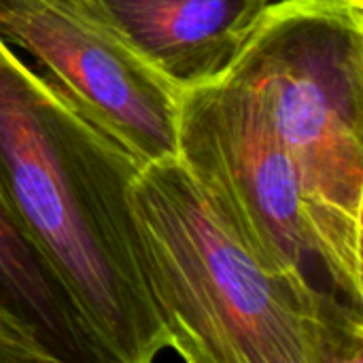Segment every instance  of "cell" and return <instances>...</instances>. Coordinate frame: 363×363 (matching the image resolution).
Instances as JSON below:
<instances>
[{
  "instance_id": "6",
  "label": "cell",
  "mask_w": 363,
  "mask_h": 363,
  "mask_svg": "<svg viewBox=\"0 0 363 363\" xmlns=\"http://www.w3.org/2000/svg\"><path fill=\"white\" fill-rule=\"evenodd\" d=\"M177 87L228 74L272 0H77Z\"/></svg>"
},
{
  "instance_id": "1",
  "label": "cell",
  "mask_w": 363,
  "mask_h": 363,
  "mask_svg": "<svg viewBox=\"0 0 363 363\" xmlns=\"http://www.w3.org/2000/svg\"><path fill=\"white\" fill-rule=\"evenodd\" d=\"M143 166L0 40V202L106 363H149L170 349L130 202Z\"/></svg>"
},
{
  "instance_id": "2",
  "label": "cell",
  "mask_w": 363,
  "mask_h": 363,
  "mask_svg": "<svg viewBox=\"0 0 363 363\" xmlns=\"http://www.w3.org/2000/svg\"><path fill=\"white\" fill-rule=\"evenodd\" d=\"M145 279L189 363H362L363 308L270 264L174 157L130 187Z\"/></svg>"
},
{
  "instance_id": "5",
  "label": "cell",
  "mask_w": 363,
  "mask_h": 363,
  "mask_svg": "<svg viewBox=\"0 0 363 363\" xmlns=\"http://www.w3.org/2000/svg\"><path fill=\"white\" fill-rule=\"evenodd\" d=\"M0 40L138 162L177 157L183 89L77 0H0Z\"/></svg>"
},
{
  "instance_id": "7",
  "label": "cell",
  "mask_w": 363,
  "mask_h": 363,
  "mask_svg": "<svg viewBox=\"0 0 363 363\" xmlns=\"http://www.w3.org/2000/svg\"><path fill=\"white\" fill-rule=\"evenodd\" d=\"M0 308L26 323L55 363H106L70 296L0 202Z\"/></svg>"
},
{
  "instance_id": "4",
  "label": "cell",
  "mask_w": 363,
  "mask_h": 363,
  "mask_svg": "<svg viewBox=\"0 0 363 363\" xmlns=\"http://www.w3.org/2000/svg\"><path fill=\"white\" fill-rule=\"evenodd\" d=\"M177 160L270 264L311 281L317 274L330 291L363 308V251L313 202L247 87L223 77L183 91Z\"/></svg>"
},
{
  "instance_id": "3",
  "label": "cell",
  "mask_w": 363,
  "mask_h": 363,
  "mask_svg": "<svg viewBox=\"0 0 363 363\" xmlns=\"http://www.w3.org/2000/svg\"><path fill=\"white\" fill-rule=\"evenodd\" d=\"M247 87L338 234L363 249V0H272L225 74Z\"/></svg>"
},
{
  "instance_id": "8",
  "label": "cell",
  "mask_w": 363,
  "mask_h": 363,
  "mask_svg": "<svg viewBox=\"0 0 363 363\" xmlns=\"http://www.w3.org/2000/svg\"><path fill=\"white\" fill-rule=\"evenodd\" d=\"M0 363H55L43 340L0 308Z\"/></svg>"
}]
</instances>
